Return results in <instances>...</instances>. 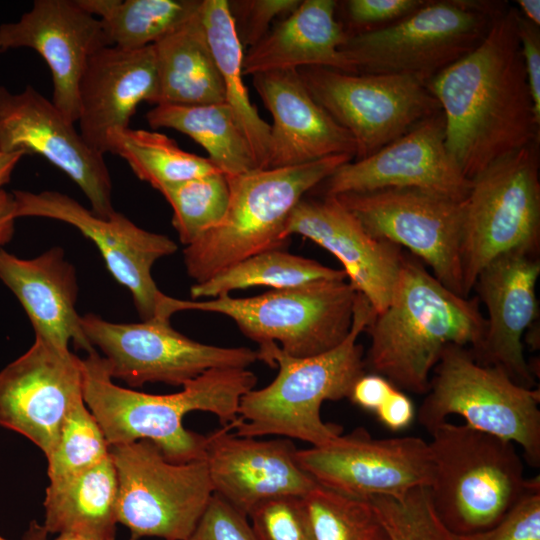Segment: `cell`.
<instances>
[{
  "mask_svg": "<svg viewBox=\"0 0 540 540\" xmlns=\"http://www.w3.org/2000/svg\"><path fill=\"white\" fill-rule=\"evenodd\" d=\"M6 540V539H5ZM55 540H89L81 536L73 535V534H59Z\"/></svg>",
  "mask_w": 540,
  "mask_h": 540,
  "instance_id": "cell-50",
  "label": "cell"
},
{
  "mask_svg": "<svg viewBox=\"0 0 540 540\" xmlns=\"http://www.w3.org/2000/svg\"><path fill=\"white\" fill-rule=\"evenodd\" d=\"M15 201L13 194L0 191V248L8 243L14 234Z\"/></svg>",
  "mask_w": 540,
  "mask_h": 540,
  "instance_id": "cell-47",
  "label": "cell"
},
{
  "mask_svg": "<svg viewBox=\"0 0 540 540\" xmlns=\"http://www.w3.org/2000/svg\"><path fill=\"white\" fill-rule=\"evenodd\" d=\"M81 360L83 400L109 445L149 440L174 463L204 459L206 436L187 430L185 415L209 412L222 427L234 428L241 398L257 383L248 368H212L179 392L149 394L115 384L97 351Z\"/></svg>",
  "mask_w": 540,
  "mask_h": 540,
  "instance_id": "cell-3",
  "label": "cell"
},
{
  "mask_svg": "<svg viewBox=\"0 0 540 540\" xmlns=\"http://www.w3.org/2000/svg\"><path fill=\"white\" fill-rule=\"evenodd\" d=\"M81 326L93 348L101 351L111 378L132 387L183 386L209 369L248 368L258 361L257 350L197 342L160 317L115 323L89 313L81 316Z\"/></svg>",
  "mask_w": 540,
  "mask_h": 540,
  "instance_id": "cell-13",
  "label": "cell"
},
{
  "mask_svg": "<svg viewBox=\"0 0 540 540\" xmlns=\"http://www.w3.org/2000/svg\"><path fill=\"white\" fill-rule=\"evenodd\" d=\"M395 388L381 375L364 373L354 382L348 398L358 407L375 412Z\"/></svg>",
  "mask_w": 540,
  "mask_h": 540,
  "instance_id": "cell-45",
  "label": "cell"
},
{
  "mask_svg": "<svg viewBox=\"0 0 540 540\" xmlns=\"http://www.w3.org/2000/svg\"><path fill=\"white\" fill-rule=\"evenodd\" d=\"M0 280L25 310L38 337L62 350L69 342L88 353V341L77 313L76 269L55 246L32 259L19 258L0 248Z\"/></svg>",
  "mask_w": 540,
  "mask_h": 540,
  "instance_id": "cell-26",
  "label": "cell"
},
{
  "mask_svg": "<svg viewBox=\"0 0 540 540\" xmlns=\"http://www.w3.org/2000/svg\"><path fill=\"white\" fill-rule=\"evenodd\" d=\"M335 279H347L345 272L313 259L275 249L250 256L202 283H195L190 289V295L192 300L216 298L250 287L287 289Z\"/></svg>",
  "mask_w": 540,
  "mask_h": 540,
  "instance_id": "cell-33",
  "label": "cell"
},
{
  "mask_svg": "<svg viewBox=\"0 0 540 540\" xmlns=\"http://www.w3.org/2000/svg\"><path fill=\"white\" fill-rule=\"evenodd\" d=\"M540 392L517 384L500 367L476 361L469 348L446 346L417 412L429 433L451 415L465 424L522 448L533 467L540 466Z\"/></svg>",
  "mask_w": 540,
  "mask_h": 540,
  "instance_id": "cell-8",
  "label": "cell"
},
{
  "mask_svg": "<svg viewBox=\"0 0 540 540\" xmlns=\"http://www.w3.org/2000/svg\"><path fill=\"white\" fill-rule=\"evenodd\" d=\"M112 46L97 17L77 0H36L16 22L0 25V53L21 47L41 55L51 72V102L72 123L79 118V82L89 57Z\"/></svg>",
  "mask_w": 540,
  "mask_h": 540,
  "instance_id": "cell-20",
  "label": "cell"
},
{
  "mask_svg": "<svg viewBox=\"0 0 540 540\" xmlns=\"http://www.w3.org/2000/svg\"><path fill=\"white\" fill-rule=\"evenodd\" d=\"M12 194L16 218H49L78 229L96 245L115 280L130 291L142 321L157 315L165 294L157 287L151 270L156 261L177 251L171 238L140 228L117 211L102 218L57 191L15 190Z\"/></svg>",
  "mask_w": 540,
  "mask_h": 540,
  "instance_id": "cell-16",
  "label": "cell"
},
{
  "mask_svg": "<svg viewBox=\"0 0 540 540\" xmlns=\"http://www.w3.org/2000/svg\"><path fill=\"white\" fill-rule=\"evenodd\" d=\"M188 540H259L248 517L213 494Z\"/></svg>",
  "mask_w": 540,
  "mask_h": 540,
  "instance_id": "cell-42",
  "label": "cell"
},
{
  "mask_svg": "<svg viewBox=\"0 0 540 540\" xmlns=\"http://www.w3.org/2000/svg\"><path fill=\"white\" fill-rule=\"evenodd\" d=\"M298 72L314 100L366 158L441 111L426 82L404 74H350L325 67Z\"/></svg>",
  "mask_w": 540,
  "mask_h": 540,
  "instance_id": "cell-12",
  "label": "cell"
},
{
  "mask_svg": "<svg viewBox=\"0 0 540 540\" xmlns=\"http://www.w3.org/2000/svg\"><path fill=\"white\" fill-rule=\"evenodd\" d=\"M110 456V445L83 399L66 415L57 443L47 457L49 480L84 472Z\"/></svg>",
  "mask_w": 540,
  "mask_h": 540,
  "instance_id": "cell-37",
  "label": "cell"
},
{
  "mask_svg": "<svg viewBox=\"0 0 540 540\" xmlns=\"http://www.w3.org/2000/svg\"><path fill=\"white\" fill-rule=\"evenodd\" d=\"M518 6L521 9L522 16L532 22L540 25V1L539 0H518Z\"/></svg>",
  "mask_w": 540,
  "mask_h": 540,
  "instance_id": "cell-49",
  "label": "cell"
},
{
  "mask_svg": "<svg viewBox=\"0 0 540 540\" xmlns=\"http://www.w3.org/2000/svg\"><path fill=\"white\" fill-rule=\"evenodd\" d=\"M37 154L64 172L102 218L115 210L112 181L104 155L31 85L12 93L0 85V152Z\"/></svg>",
  "mask_w": 540,
  "mask_h": 540,
  "instance_id": "cell-17",
  "label": "cell"
},
{
  "mask_svg": "<svg viewBox=\"0 0 540 540\" xmlns=\"http://www.w3.org/2000/svg\"><path fill=\"white\" fill-rule=\"evenodd\" d=\"M160 193L173 210L172 225L184 246L220 223L230 195L227 176L222 172L167 186Z\"/></svg>",
  "mask_w": 540,
  "mask_h": 540,
  "instance_id": "cell-36",
  "label": "cell"
},
{
  "mask_svg": "<svg viewBox=\"0 0 540 540\" xmlns=\"http://www.w3.org/2000/svg\"><path fill=\"white\" fill-rule=\"evenodd\" d=\"M2 540H4V538L2 537Z\"/></svg>",
  "mask_w": 540,
  "mask_h": 540,
  "instance_id": "cell-52",
  "label": "cell"
},
{
  "mask_svg": "<svg viewBox=\"0 0 540 540\" xmlns=\"http://www.w3.org/2000/svg\"><path fill=\"white\" fill-rule=\"evenodd\" d=\"M314 540H390L370 499L315 486L302 497Z\"/></svg>",
  "mask_w": 540,
  "mask_h": 540,
  "instance_id": "cell-35",
  "label": "cell"
},
{
  "mask_svg": "<svg viewBox=\"0 0 540 540\" xmlns=\"http://www.w3.org/2000/svg\"><path fill=\"white\" fill-rule=\"evenodd\" d=\"M517 31L534 116L536 122L540 124V29L539 26L524 18L519 11Z\"/></svg>",
  "mask_w": 540,
  "mask_h": 540,
  "instance_id": "cell-44",
  "label": "cell"
},
{
  "mask_svg": "<svg viewBox=\"0 0 540 540\" xmlns=\"http://www.w3.org/2000/svg\"><path fill=\"white\" fill-rule=\"evenodd\" d=\"M374 413L378 420L392 431L408 428L416 415L412 400L397 388Z\"/></svg>",
  "mask_w": 540,
  "mask_h": 540,
  "instance_id": "cell-46",
  "label": "cell"
},
{
  "mask_svg": "<svg viewBox=\"0 0 540 540\" xmlns=\"http://www.w3.org/2000/svg\"><path fill=\"white\" fill-rule=\"evenodd\" d=\"M82 360L35 337L0 371V425L32 441L47 458L63 421L83 399Z\"/></svg>",
  "mask_w": 540,
  "mask_h": 540,
  "instance_id": "cell-18",
  "label": "cell"
},
{
  "mask_svg": "<svg viewBox=\"0 0 540 540\" xmlns=\"http://www.w3.org/2000/svg\"><path fill=\"white\" fill-rule=\"evenodd\" d=\"M352 159L334 155L227 176L230 195L223 219L183 250L188 275L202 283L250 256L282 249L288 241L286 221L303 195Z\"/></svg>",
  "mask_w": 540,
  "mask_h": 540,
  "instance_id": "cell-5",
  "label": "cell"
},
{
  "mask_svg": "<svg viewBox=\"0 0 540 540\" xmlns=\"http://www.w3.org/2000/svg\"><path fill=\"white\" fill-rule=\"evenodd\" d=\"M334 0H303L244 53L243 75L325 67L357 74L341 52L348 34L335 18Z\"/></svg>",
  "mask_w": 540,
  "mask_h": 540,
  "instance_id": "cell-27",
  "label": "cell"
},
{
  "mask_svg": "<svg viewBox=\"0 0 540 540\" xmlns=\"http://www.w3.org/2000/svg\"><path fill=\"white\" fill-rule=\"evenodd\" d=\"M305 237L334 255L349 283L370 303L375 314L390 303L403 250L369 235L334 196L301 199L289 215L283 238Z\"/></svg>",
  "mask_w": 540,
  "mask_h": 540,
  "instance_id": "cell-22",
  "label": "cell"
},
{
  "mask_svg": "<svg viewBox=\"0 0 540 540\" xmlns=\"http://www.w3.org/2000/svg\"><path fill=\"white\" fill-rule=\"evenodd\" d=\"M23 156H26V154L21 151L12 153L0 152V191L10 181L15 166Z\"/></svg>",
  "mask_w": 540,
  "mask_h": 540,
  "instance_id": "cell-48",
  "label": "cell"
},
{
  "mask_svg": "<svg viewBox=\"0 0 540 540\" xmlns=\"http://www.w3.org/2000/svg\"><path fill=\"white\" fill-rule=\"evenodd\" d=\"M372 237L429 266L445 287L464 296L460 258L463 202L418 188H385L334 196Z\"/></svg>",
  "mask_w": 540,
  "mask_h": 540,
  "instance_id": "cell-14",
  "label": "cell"
},
{
  "mask_svg": "<svg viewBox=\"0 0 540 540\" xmlns=\"http://www.w3.org/2000/svg\"><path fill=\"white\" fill-rule=\"evenodd\" d=\"M107 150L124 159L134 174L159 192L170 185L221 172L207 157L181 149L167 135L144 129L111 132Z\"/></svg>",
  "mask_w": 540,
  "mask_h": 540,
  "instance_id": "cell-34",
  "label": "cell"
},
{
  "mask_svg": "<svg viewBox=\"0 0 540 540\" xmlns=\"http://www.w3.org/2000/svg\"><path fill=\"white\" fill-rule=\"evenodd\" d=\"M460 540H540L539 476L528 479L520 498L497 523Z\"/></svg>",
  "mask_w": 540,
  "mask_h": 540,
  "instance_id": "cell-40",
  "label": "cell"
},
{
  "mask_svg": "<svg viewBox=\"0 0 540 540\" xmlns=\"http://www.w3.org/2000/svg\"><path fill=\"white\" fill-rule=\"evenodd\" d=\"M539 275V252L515 250L489 262L473 287L488 316L482 344L470 351L479 363L500 367L529 389H534L536 382L524 356L522 337L538 319Z\"/></svg>",
  "mask_w": 540,
  "mask_h": 540,
  "instance_id": "cell-21",
  "label": "cell"
},
{
  "mask_svg": "<svg viewBox=\"0 0 540 540\" xmlns=\"http://www.w3.org/2000/svg\"><path fill=\"white\" fill-rule=\"evenodd\" d=\"M153 46L158 77L156 105L225 102L224 85L205 34L200 8Z\"/></svg>",
  "mask_w": 540,
  "mask_h": 540,
  "instance_id": "cell-29",
  "label": "cell"
},
{
  "mask_svg": "<svg viewBox=\"0 0 540 540\" xmlns=\"http://www.w3.org/2000/svg\"><path fill=\"white\" fill-rule=\"evenodd\" d=\"M430 435L434 476L428 488L440 520L459 536L493 526L527 486L516 445L448 421Z\"/></svg>",
  "mask_w": 540,
  "mask_h": 540,
  "instance_id": "cell-6",
  "label": "cell"
},
{
  "mask_svg": "<svg viewBox=\"0 0 540 540\" xmlns=\"http://www.w3.org/2000/svg\"><path fill=\"white\" fill-rule=\"evenodd\" d=\"M202 0H77L101 20L112 46L137 50L157 43L192 17Z\"/></svg>",
  "mask_w": 540,
  "mask_h": 540,
  "instance_id": "cell-32",
  "label": "cell"
},
{
  "mask_svg": "<svg viewBox=\"0 0 540 540\" xmlns=\"http://www.w3.org/2000/svg\"><path fill=\"white\" fill-rule=\"evenodd\" d=\"M49 481L42 532L115 540L117 477L111 456L84 472Z\"/></svg>",
  "mask_w": 540,
  "mask_h": 540,
  "instance_id": "cell-28",
  "label": "cell"
},
{
  "mask_svg": "<svg viewBox=\"0 0 540 540\" xmlns=\"http://www.w3.org/2000/svg\"><path fill=\"white\" fill-rule=\"evenodd\" d=\"M505 9L482 1H426L388 26L348 35L340 50L357 74H404L427 82L471 52Z\"/></svg>",
  "mask_w": 540,
  "mask_h": 540,
  "instance_id": "cell-9",
  "label": "cell"
},
{
  "mask_svg": "<svg viewBox=\"0 0 540 540\" xmlns=\"http://www.w3.org/2000/svg\"><path fill=\"white\" fill-rule=\"evenodd\" d=\"M252 82L273 118L266 169L355 157L354 139L314 100L298 69L257 73Z\"/></svg>",
  "mask_w": 540,
  "mask_h": 540,
  "instance_id": "cell-24",
  "label": "cell"
},
{
  "mask_svg": "<svg viewBox=\"0 0 540 540\" xmlns=\"http://www.w3.org/2000/svg\"><path fill=\"white\" fill-rule=\"evenodd\" d=\"M375 312L368 300L356 294L353 321L346 338L324 353L296 358L278 344L259 346L258 360L278 367L274 380L252 389L240 401L237 436L276 435L321 446L342 434V427L323 421L325 401L348 398L354 382L365 373L364 349L358 337Z\"/></svg>",
  "mask_w": 540,
  "mask_h": 540,
  "instance_id": "cell-4",
  "label": "cell"
},
{
  "mask_svg": "<svg viewBox=\"0 0 540 540\" xmlns=\"http://www.w3.org/2000/svg\"><path fill=\"white\" fill-rule=\"evenodd\" d=\"M539 142L510 153L471 179L463 202L460 258L469 297L480 271L515 250L540 248Z\"/></svg>",
  "mask_w": 540,
  "mask_h": 540,
  "instance_id": "cell-10",
  "label": "cell"
},
{
  "mask_svg": "<svg viewBox=\"0 0 540 540\" xmlns=\"http://www.w3.org/2000/svg\"><path fill=\"white\" fill-rule=\"evenodd\" d=\"M425 3V0H349L346 2V11L353 24L369 26L394 23Z\"/></svg>",
  "mask_w": 540,
  "mask_h": 540,
  "instance_id": "cell-43",
  "label": "cell"
},
{
  "mask_svg": "<svg viewBox=\"0 0 540 540\" xmlns=\"http://www.w3.org/2000/svg\"><path fill=\"white\" fill-rule=\"evenodd\" d=\"M298 465L320 486L351 497H401L432 484L434 465L420 437L374 438L364 428L296 451Z\"/></svg>",
  "mask_w": 540,
  "mask_h": 540,
  "instance_id": "cell-15",
  "label": "cell"
},
{
  "mask_svg": "<svg viewBox=\"0 0 540 540\" xmlns=\"http://www.w3.org/2000/svg\"><path fill=\"white\" fill-rule=\"evenodd\" d=\"M79 132L94 150L108 152L107 138L129 127L142 102L156 105L158 77L154 46L126 50L107 46L93 53L79 82Z\"/></svg>",
  "mask_w": 540,
  "mask_h": 540,
  "instance_id": "cell-25",
  "label": "cell"
},
{
  "mask_svg": "<svg viewBox=\"0 0 540 540\" xmlns=\"http://www.w3.org/2000/svg\"><path fill=\"white\" fill-rule=\"evenodd\" d=\"M356 294L347 279H335L248 298L222 295L197 301L165 295L158 316L170 319L185 310L226 315L258 346L279 343L286 354L304 358L329 351L346 338Z\"/></svg>",
  "mask_w": 540,
  "mask_h": 540,
  "instance_id": "cell-7",
  "label": "cell"
},
{
  "mask_svg": "<svg viewBox=\"0 0 540 540\" xmlns=\"http://www.w3.org/2000/svg\"><path fill=\"white\" fill-rule=\"evenodd\" d=\"M300 2L301 0L228 1L242 47L250 48L259 42L270 30L272 20L290 14Z\"/></svg>",
  "mask_w": 540,
  "mask_h": 540,
  "instance_id": "cell-41",
  "label": "cell"
},
{
  "mask_svg": "<svg viewBox=\"0 0 540 540\" xmlns=\"http://www.w3.org/2000/svg\"><path fill=\"white\" fill-rule=\"evenodd\" d=\"M110 456L130 540H188L214 494L205 460L171 462L149 440L110 446Z\"/></svg>",
  "mask_w": 540,
  "mask_h": 540,
  "instance_id": "cell-11",
  "label": "cell"
},
{
  "mask_svg": "<svg viewBox=\"0 0 540 540\" xmlns=\"http://www.w3.org/2000/svg\"><path fill=\"white\" fill-rule=\"evenodd\" d=\"M486 326L477 296L454 293L404 251L391 301L365 329L370 337L365 370L403 392L426 394L444 348L478 349Z\"/></svg>",
  "mask_w": 540,
  "mask_h": 540,
  "instance_id": "cell-2",
  "label": "cell"
},
{
  "mask_svg": "<svg viewBox=\"0 0 540 540\" xmlns=\"http://www.w3.org/2000/svg\"><path fill=\"white\" fill-rule=\"evenodd\" d=\"M248 517L259 540H314L302 497L268 499L258 504Z\"/></svg>",
  "mask_w": 540,
  "mask_h": 540,
  "instance_id": "cell-39",
  "label": "cell"
},
{
  "mask_svg": "<svg viewBox=\"0 0 540 540\" xmlns=\"http://www.w3.org/2000/svg\"><path fill=\"white\" fill-rule=\"evenodd\" d=\"M222 427L206 436L204 460L214 494L249 516L261 502L303 497L318 484L298 465L291 439L261 440Z\"/></svg>",
  "mask_w": 540,
  "mask_h": 540,
  "instance_id": "cell-23",
  "label": "cell"
},
{
  "mask_svg": "<svg viewBox=\"0 0 540 540\" xmlns=\"http://www.w3.org/2000/svg\"><path fill=\"white\" fill-rule=\"evenodd\" d=\"M510 6L468 54L426 82L439 102L445 145L472 179L494 161L539 142L531 92Z\"/></svg>",
  "mask_w": 540,
  "mask_h": 540,
  "instance_id": "cell-1",
  "label": "cell"
},
{
  "mask_svg": "<svg viewBox=\"0 0 540 540\" xmlns=\"http://www.w3.org/2000/svg\"><path fill=\"white\" fill-rule=\"evenodd\" d=\"M323 183L325 196L418 188L456 200H464L471 186L447 151L441 111L371 156L339 166Z\"/></svg>",
  "mask_w": 540,
  "mask_h": 540,
  "instance_id": "cell-19",
  "label": "cell"
},
{
  "mask_svg": "<svg viewBox=\"0 0 540 540\" xmlns=\"http://www.w3.org/2000/svg\"><path fill=\"white\" fill-rule=\"evenodd\" d=\"M370 500L390 540H460L438 517L426 486L401 497L374 496Z\"/></svg>",
  "mask_w": 540,
  "mask_h": 540,
  "instance_id": "cell-38",
  "label": "cell"
},
{
  "mask_svg": "<svg viewBox=\"0 0 540 540\" xmlns=\"http://www.w3.org/2000/svg\"><path fill=\"white\" fill-rule=\"evenodd\" d=\"M200 15L225 90V102L246 137L258 169H266L270 125L251 103L243 81V47L226 0H202Z\"/></svg>",
  "mask_w": 540,
  "mask_h": 540,
  "instance_id": "cell-30",
  "label": "cell"
},
{
  "mask_svg": "<svg viewBox=\"0 0 540 540\" xmlns=\"http://www.w3.org/2000/svg\"><path fill=\"white\" fill-rule=\"evenodd\" d=\"M0 540H2V537L0 536Z\"/></svg>",
  "mask_w": 540,
  "mask_h": 540,
  "instance_id": "cell-51",
  "label": "cell"
},
{
  "mask_svg": "<svg viewBox=\"0 0 540 540\" xmlns=\"http://www.w3.org/2000/svg\"><path fill=\"white\" fill-rule=\"evenodd\" d=\"M145 118L154 129L170 128L192 138L226 176L258 169L251 147L226 102L155 105Z\"/></svg>",
  "mask_w": 540,
  "mask_h": 540,
  "instance_id": "cell-31",
  "label": "cell"
}]
</instances>
